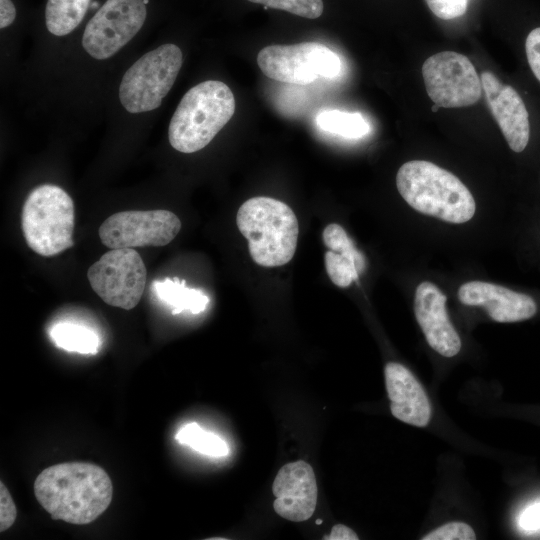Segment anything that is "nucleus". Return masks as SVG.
I'll return each mask as SVG.
<instances>
[{
  "label": "nucleus",
  "mask_w": 540,
  "mask_h": 540,
  "mask_svg": "<svg viewBox=\"0 0 540 540\" xmlns=\"http://www.w3.org/2000/svg\"><path fill=\"white\" fill-rule=\"evenodd\" d=\"M34 493L54 520L84 525L108 508L113 486L101 467L67 462L44 469L35 479Z\"/></svg>",
  "instance_id": "obj_1"
},
{
  "label": "nucleus",
  "mask_w": 540,
  "mask_h": 540,
  "mask_svg": "<svg viewBox=\"0 0 540 540\" xmlns=\"http://www.w3.org/2000/svg\"><path fill=\"white\" fill-rule=\"evenodd\" d=\"M403 199L416 211L449 223H465L476 204L463 182L446 169L425 160L404 163L396 175Z\"/></svg>",
  "instance_id": "obj_2"
},
{
  "label": "nucleus",
  "mask_w": 540,
  "mask_h": 540,
  "mask_svg": "<svg viewBox=\"0 0 540 540\" xmlns=\"http://www.w3.org/2000/svg\"><path fill=\"white\" fill-rule=\"evenodd\" d=\"M235 107L234 95L225 83L208 80L193 86L170 120L171 146L182 153L201 150L232 118Z\"/></svg>",
  "instance_id": "obj_3"
},
{
  "label": "nucleus",
  "mask_w": 540,
  "mask_h": 540,
  "mask_svg": "<svg viewBox=\"0 0 540 540\" xmlns=\"http://www.w3.org/2000/svg\"><path fill=\"white\" fill-rule=\"evenodd\" d=\"M236 223L258 265L277 267L293 258L299 225L295 213L284 202L264 196L250 198L240 206Z\"/></svg>",
  "instance_id": "obj_4"
},
{
  "label": "nucleus",
  "mask_w": 540,
  "mask_h": 540,
  "mask_svg": "<svg viewBox=\"0 0 540 540\" xmlns=\"http://www.w3.org/2000/svg\"><path fill=\"white\" fill-rule=\"evenodd\" d=\"M74 204L59 186L43 184L27 196L21 224L27 245L50 257L73 246Z\"/></svg>",
  "instance_id": "obj_5"
},
{
  "label": "nucleus",
  "mask_w": 540,
  "mask_h": 540,
  "mask_svg": "<svg viewBox=\"0 0 540 540\" xmlns=\"http://www.w3.org/2000/svg\"><path fill=\"white\" fill-rule=\"evenodd\" d=\"M182 51L163 44L139 58L124 74L119 99L130 113L158 108L172 88L182 66Z\"/></svg>",
  "instance_id": "obj_6"
},
{
  "label": "nucleus",
  "mask_w": 540,
  "mask_h": 540,
  "mask_svg": "<svg viewBox=\"0 0 540 540\" xmlns=\"http://www.w3.org/2000/svg\"><path fill=\"white\" fill-rule=\"evenodd\" d=\"M257 64L268 78L295 85L334 78L341 70L339 56L318 42L266 46L259 51Z\"/></svg>",
  "instance_id": "obj_7"
},
{
  "label": "nucleus",
  "mask_w": 540,
  "mask_h": 540,
  "mask_svg": "<svg viewBox=\"0 0 540 540\" xmlns=\"http://www.w3.org/2000/svg\"><path fill=\"white\" fill-rule=\"evenodd\" d=\"M94 292L108 305L133 309L140 301L147 281V270L133 248H116L103 254L87 272Z\"/></svg>",
  "instance_id": "obj_8"
},
{
  "label": "nucleus",
  "mask_w": 540,
  "mask_h": 540,
  "mask_svg": "<svg viewBox=\"0 0 540 540\" xmlns=\"http://www.w3.org/2000/svg\"><path fill=\"white\" fill-rule=\"evenodd\" d=\"M422 76L429 98L445 108L475 104L481 97V79L472 62L454 51L438 52L422 65Z\"/></svg>",
  "instance_id": "obj_9"
},
{
  "label": "nucleus",
  "mask_w": 540,
  "mask_h": 540,
  "mask_svg": "<svg viewBox=\"0 0 540 540\" xmlns=\"http://www.w3.org/2000/svg\"><path fill=\"white\" fill-rule=\"evenodd\" d=\"M146 15L143 0H107L87 23L83 48L97 60L112 57L138 33Z\"/></svg>",
  "instance_id": "obj_10"
},
{
  "label": "nucleus",
  "mask_w": 540,
  "mask_h": 540,
  "mask_svg": "<svg viewBox=\"0 0 540 540\" xmlns=\"http://www.w3.org/2000/svg\"><path fill=\"white\" fill-rule=\"evenodd\" d=\"M181 221L167 210L123 211L99 227L103 245L110 249L165 246L179 233Z\"/></svg>",
  "instance_id": "obj_11"
},
{
  "label": "nucleus",
  "mask_w": 540,
  "mask_h": 540,
  "mask_svg": "<svg viewBox=\"0 0 540 540\" xmlns=\"http://www.w3.org/2000/svg\"><path fill=\"white\" fill-rule=\"evenodd\" d=\"M480 79L488 107L509 147L514 152H522L530 137L524 101L512 86L502 83L494 73L482 71Z\"/></svg>",
  "instance_id": "obj_12"
},
{
  "label": "nucleus",
  "mask_w": 540,
  "mask_h": 540,
  "mask_svg": "<svg viewBox=\"0 0 540 540\" xmlns=\"http://www.w3.org/2000/svg\"><path fill=\"white\" fill-rule=\"evenodd\" d=\"M273 507L281 517L300 522L309 519L317 504V483L307 462L299 460L285 464L272 485Z\"/></svg>",
  "instance_id": "obj_13"
},
{
  "label": "nucleus",
  "mask_w": 540,
  "mask_h": 540,
  "mask_svg": "<svg viewBox=\"0 0 540 540\" xmlns=\"http://www.w3.org/2000/svg\"><path fill=\"white\" fill-rule=\"evenodd\" d=\"M414 312L431 348L444 357H453L461 349V340L446 310V296L431 282L418 285Z\"/></svg>",
  "instance_id": "obj_14"
},
{
  "label": "nucleus",
  "mask_w": 540,
  "mask_h": 540,
  "mask_svg": "<svg viewBox=\"0 0 540 540\" xmlns=\"http://www.w3.org/2000/svg\"><path fill=\"white\" fill-rule=\"evenodd\" d=\"M458 298L465 305L484 307L492 320L501 323L527 320L537 312L531 296L489 282L464 283L458 290Z\"/></svg>",
  "instance_id": "obj_15"
},
{
  "label": "nucleus",
  "mask_w": 540,
  "mask_h": 540,
  "mask_svg": "<svg viewBox=\"0 0 540 540\" xmlns=\"http://www.w3.org/2000/svg\"><path fill=\"white\" fill-rule=\"evenodd\" d=\"M384 373L392 415L413 426H427L431 419V405L415 376L396 362L387 363Z\"/></svg>",
  "instance_id": "obj_16"
},
{
  "label": "nucleus",
  "mask_w": 540,
  "mask_h": 540,
  "mask_svg": "<svg viewBox=\"0 0 540 540\" xmlns=\"http://www.w3.org/2000/svg\"><path fill=\"white\" fill-rule=\"evenodd\" d=\"M152 286L157 298L172 308V314L184 310L198 314L209 303V298L202 291L186 287L184 281L177 278L155 281Z\"/></svg>",
  "instance_id": "obj_17"
},
{
  "label": "nucleus",
  "mask_w": 540,
  "mask_h": 540,
  "mask_svg": "<svg viewBox=\"0 0 540 540\" xmlns=\"http://www.w3.org/2000/svg\"><path fill=\"white\" fill-rule=\"evenodd\" d=\"M91 0H48L45 8V23L55 36L71 33L82 21Z\"/></svg>",
  "instance_id": "obj_18"
},
{
  "label": "nucleus",
  "mask_w": 540,
  "mask_h": 540,
  "mask_svg": "<svg viewBox=\"0 0 540 540\" xmlns=\"http://www.w3.org/2000/svg\"><path fill=\"white\" fill-rule=\"evenodd\" d=\"M326 272L338 287L346 288L365 270L366 260L356 248L351 251L328 250L324 256Z\"/></svg>",
  "instance_id": "obj_19"
},
{
  "label": "nucleus",
  "mask_w": 540,
  "mask_h": 540,
  "mask_svg": "<svg viewBox=\"0 0 540 540\" xmlns=\"http://www.w3.org/2000/svg\"><path fill=\"white\" fill-rule=\"evenodd\" d=\"M50 337L54 344L66 351L96 354L100 339L91 329L73 323H58L52 327Z\"/></svg>",
  "instance_id": "obj_20"
},
{
  "label": "nucleus",
  "mask_w": 540,
  "mask_h": 540,
  "mask_svg": "<svg viewBox=\"0 0 540 540\" xmlns=\"http://www.w3.org/2000/svg\"><path fill=\"white\" fill-rule=\"evenodd\" d=\"M316 123L322 130L346 138H359L369 131L367 121L356 112L325 110L318 114Z\"/></svg>",
  "instance_id": "obj_21"
},
{
  "label": "nucleus",
  "mask_w": 540,
  "mask_h": 540,
  "mask_svg": "<svg viewBox=\"0 0 540 540\" xmlns=\"http://www.w3.org/2000/svg\"><path fill=\"white\" fill-rule=\"evenodd\" d=\"M175 438L180 444L207 456L224 457L229 454V447L221 437L204 430L195 422L181 427Z\"/></svg>",
  "instance_id": "obj_22"
},
{
  "label": "nucleus",
  "mask_w": 540,
  "mask_h": 540,
  "mask_svg": "<svg viewBox=\"0 0 540 540\" xmlns=\"http://www.w3.org/2000/svg\"><path fill=\"white\" fill-rule=\"evenodd\" d=\"M265 8L283 10L297 16L316 19L324 10L323 0H248Z\"/></svg>",
  "instance_id": "obj_23"
},
{
  "label": "nucleus",
  "mask_w": 540,
  "mask_h": 540,
  "mask_svg": "<svg viewBox=\"0 0 540 540\" xmlns=\"http://www.w3.org/2000/svg\"><path fill=\"white\" fill-rule=\"evenodd\" d=\"M475 538L472 527L464 522L446 523L422 537L423 540H473Z\"/></svg>",
  "instance_id": "obj_24"
},
{
  "label": "nucleus",
  "mask_w": 540,
  "mask_h": 540,
  "mask_svg": "<svg viewBox=\"0 0 540 540\" xmlns=\"http://www.w3.org/2000/svg\"><path fill=\"white\" fill-rule=\"evenodd\" d=\"M322 238L325 246L332 251L344 252L356 249L344 228L336 223H331L325 227Z\"/></svg>",
  "instance_id": "obj_25"
},
{
  "label": "nucleus",
  "mask_w": 540,
  "mask_h": 540,
  "mask_svg": "<svg viewBox=\"0 0 540 540\" xmlns=\"http://www.w3.org/2000/svg\"><path fill=\"white\" fill-rule=\"evenodd\" d=\"M431 12L440 19L450 20L462 16L467 0H425Z\"/></svg>",
  "instance_id": "obj_26"
},
{
  "label": "nucleus",
  "mask_w": 540,
  "mask_h": 540,
  "mask_svg": "<svg viewBox=\"0 0 540 540\" xmlns=\"http://www.w3.org/2000/svg\"><path fill=\"white\" fill-rule=\"evenodd\" d=\"M528 64L540 82V27L530 31L525 42Z\"/></svg>",
  "instance_id": "obj_27"
},
{
  "label": "nucleus",
  "mask_w": 540,
  "mask_h": 540,
  "mask_svg": "<svg viewBox=\"0 0 540 540\" xmlns=\"http://www.w3.org/2000/svg\"><path fill=\"white\" fill-rule=\"evenodd\" d=\"M17 516L16 506L10 493L3 484L0 483V531L10 528Z\"/></svg>",
  "instance_id": "obj_28"
},
{
  "label": "nucleus",
  "mask_w": 540,
  "mask_h": 540,
  "mask_svg": "<svg viewBox=\"0 0 540 540\" xmlns=\"http://www.w3.org/2000/svg\"><path fill=\"white\" fill-rule=\"evenodd\" d=\"M518 525L529 532L540 529V501L523 510L518 518Z\"/></svg>",
  "instance_id": "obj_29"
},
{
  "label": "nucleus",
  "mask_w": 540,
  "mask_h": 540,
  "mask_svg": "<svg viewBox=\"0 0 540 540\" xmlns=\"http://www.w3.org/2000/svg\"><path fill=\"white\" fill-rule=\"evenodd\" d=\"M16 17V9L11 0H0V28L11 25Z\"/></svg>",
  "instance_id": "obj_30"
},
{
  "label": "nucleus",
  "mask_w": 540,
  "mask_h": 540,
  "mask_svg": "<svg viewBox=\"0 0 540 540\" xmlns=\"http://www.w3.org/2000/svg\"><path fill=\"white\" fill-rule=\"evenodd\" d=\"M326 539L329 540H357V534L349 527L337 524L332 528V531Z\"/></svg>",
  "instance_id": "obj_31"
},
{
  "label": "nucleus",
  "mask_w": 540,
  "mask_h": 540,
  "mask_svg": "<svg viewBox=\"0 0 540 540\" xmlns=\"http://www.w3.org/2000/svg\"><path fill=\"white\" fill-rule=\"evenodd\" d=\"M439 108H440V107H439L437 104H434V105L432 106V108H431V111H432V112H437V111L439 110Z\"/></svg>",
  "instance_id": "obj_32"
},
{
  "label": "nucleus",
  "mask_w": 540,
  "mask_h": 540,
  "mask_svg": "<svg viewBox=\"0 0 540 540\" xmlns=\"http://www.w3.org/2000/svg\"><path fill=\"white\" fill-rule=\"evenodd\" d=\"M97 6H98V2H97V1H94V2L90 5L91 8H97Z\"/></svg>",
  "instance_id": "obj_33"
},
{
  "label": "nucleus",
  "mask_w": 540,
  "mask_h": 540,
  "mask_svg": "<svg viewBox=\"0 0 540 540\" xmlns=\"http://www.w3.org/2000/svg\"><path fill=\"white\" fill-rule=\"evenodd\" d=\"M321 520L319 519L318 521H316V524H321Z\"/></svg>",
  "instance_id": "obj_34"
},
{
  "label": "nucleus",
  "mask_w": 540,
  "mask_h": 540,
  "mask_svg": "<svg viewBox=\"0 0 540 540\" xmlns=\"http://www.w3.org/2000/svg\"><path fill=\"white\" fill-rule=\"evenodd\" d=\"M143 2H144L145 4H147V3L149 2V0H143Z\"/></svg>",
  "instance_id": "obj_35"
}]
</instances>
